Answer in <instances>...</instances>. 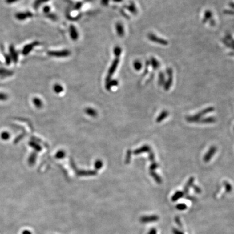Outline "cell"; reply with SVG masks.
<instances>
[{
  "mask_svg": "<svg viewBox=\"0 0 234 234\" xmlns=\"http://www.w3.org/2000/svg\"><path fill=\"white\" fill-rule=\"evenodd\" d=\"M159 220V217L156 215H145L143 216L140 218V222L142 223H154L157 222Z\"/></svg>",
  "mask_w": 234,
  "mask_h": 234,
  "instance_id": "obj_1",
  "label": "cell"
},
{
  "mask_svg": "<svg viewBox=\"0 0 234 234\" xmlns=\"http://www.w3.org/2000/svg\"><path fill=\"white\" fill-rule=\"evenodd\" d=\"M184 193L182 192H177L175 194L173 195V196L171 198V200L173 202H176L180 198H182L183 196Z\"/></svg>",
  "mask_w": 234,
  "mask_h": 234,
  "instance_id": "obj_2",
  "label": "cell"
},
{
  "mask_svg": "<svg viewBox=\"0 0 234 234\" xmlns=\"http://www.w3.org/2000/svg\"><path fill=\"white\" fill-rule=\"evenodd\" d=\"M215 151H216V148H215V147H212V148L210 150L209 152L206 155H205V157L204 160L205 162L209 161V160L210 159V158H211L210 155H213V154L215 153Z\"/></svg>",
  "mask_w": 234,
  "mask_h": 234,
  "instance_id": "obj_3",
  "label": "cell"
},
{
  "mask_svg": "<svg viewBox=\"0 0 234 234\" xmlns=\"http://www.w3.org/2000/svg\"><path fill=\"white\" fill-rule=\"evenodd\" d=\"M176 208L179 211H183L187 209V206L184 203H180L176 206Z\"/></svg>",
  "mask_w": 234,
  "mask_h": 234,
  "instance_id": "obj_4",
  "label": "cell"
},
{
  "mask_svg": "<svg viewBox=\"0 0 234 234\" xmlns=\"http://www.w3.org/2000/svg\"><path fill=\"white\" fill-rule=\"evenodd\" d=\"M224 185H225V190H226L227 192L229 193V192H232V187L229 183H228L226 182L224 183Z\"/></svg>",
  "mask_w": 234,
  "mask_h": 234,
  "instance_id": "obj_5",
  "label": "cell"
},
{
  "mask_svg": "<svg viewBox=\"0 0 234 234\" xmlns=\"http://www.w3.org/2000/svg\"><path fill=\"white\" fill-rule=\"evenodd\" d=\"M147 234H157V230L155 228H152L149 230V232Z\"/></svg>",
  "mask_w": 234,
  "mask_h": 234,
  "instance_id": "obj_6",
  "label": "cell"
},
{
  "mask_svg": "<svg viewBox=\"0 0 234 234\" xmlns=\"http://www.w3.org/2000/svg\"><path fill=\"white\" fill-rule=\"evenodd\" d=\"M172 232L173 234H184L183 232L182 231H180L177 229H176V228H173L172 229Z\"/></svg>",
  "mask_w": 234,
  "mask_h": 234,
  "instance_id": "obj_7",
  "label": "cell"
},
{
  "mask_svg": "<svg viewBox=\"0 0 234 234\" xmlns=\"http://www.w3.org/2000/svg\"><path fill=\"white\" fill-rule=\"evenodd\" d=\"M175 220L176 223H177L180 227H182V223H181V222H180V217H178V216L176 217L175 218Z\"/></svg>",
  "mask_w": 234,
  "mask_h": 234,
  "instance_id": "obj_8",
  "label": "cell"
},
{
  "mask_svg": "<svg viewBox=\"0 0 234 234\" xmlns=\"http://www.w3.org/2000/svg\"><path fill=\"white\" fill-rule=\"evenodd\" d=\"M194 190H195V192H196V193H200L201 192V190H200V188H198V187H194Z\"/></svg>",
  "mask_w": 234,
  "mask_h": 234,
  "instance_id": "obj_9",
  "label": "cell"
},
{
  "mask_svg": "<svg viewBox=\"0 0 234 234\" xmlns=\"http://www.w3.org/2000/svg\"><path fill=\"white\" fill-rule=\"evenodd\" d=\"M9 134H8V133H6V132H4V133H3L2 137L3 139H7V138L9 137Z\"/></svg>",
  "mask_w": 234,
  "mask_h": 234,
  "instance_id": "obj_10",
  "label": "cell"
}]
</instances>
